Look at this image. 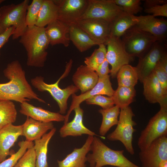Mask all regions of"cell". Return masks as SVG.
Wrapping results in <instances>:
<instances>
[{"instance_id":"836d02e7","label":"cell","mask_w":167,"mask_h":167,"mask_svg":"<svg viewBox=\"0 0 167 167\" xmlns=\"http://www.w3.org/2000/svg\"><path fill=\"white\" fill-rule=\"evenodd\" d=\"M18 145L19 148L17 151L13 153L9 158L0 162V167H14L27 149L34 146V143L33 142L25 140L20 141Z\"/></svg>"},{"instance_id":"6da1fadb","label":"cell","mask_w":167,"mask_h":167,"mask_svg":"<svg viewBox=\"0 0 167 167\" xmlns=\"http://www.w3.org/2000/svg\"><path fill=\"white\" fill-rule=\"evenodd\" d=\"M3 72L9 81L0 83V100L14 101L21 104L34 99L45 103L33 90L19 61L14 60L8 63Z\"/></svg>"},{"instance_id":"30bf717a","label":"cell","mask_w":167,"mask_h":167,"mask_svg":"<svg viewBox=\"0 0 167 167\" xmlns=\"http://www.w3.org/2000/svg\"><path fill=\"white\" fill-rule=\"evenodd\" d=\"M105 45L107 46L106 59L111 66L110 75L114 78L120 69L129 64L134 57L126 51L121 38L110 36Z\"/></svg>"},{"instance_id":"3957f363","label":"cell","mask_w":167,"mask_h":167,"mask_svg":"<svg viewBox=\"0 0 167 167\" xmlns=\"http://www.w3.org/2000/svg\"><path fill=\"white\" fill-rule=\"evenodd\" d=\"M91 153L87 156V161L90 167H102L111 165L117 167H140L126 157L123 150H115L106 145L95 136L91 146Z\"/></svg>"},{"instance_id":"5bb4252c","label":"cell","mask_w":167,"mask_h":167,"mask_svg":"<svg viewBox=\"0 0 167 167\" xmlns=\"http://www.w3.org/2000/svg\"><path fill=\"white\" fill-rule=\"evenodd\" d=\"M111 23L98 19L79 20L75 24L87 33L99 45L106 43L110 36Z\"/></svg>"},{"instance_id":"cb8c5ba5","label":"cell","mask_w":167,"mask_h":167,"mask_svg":"<svg viewBox=\"0 0 167 167\" xmlns=\"http://www.w3.org/2000/svg\"><path fill=\"white\" fill-rule=\"evenodd\" d=\"M23 125V136L26 140L31 142L41 139L48 131L54 127L52 122H42L29 117H27Z\"/></svg>"},{"instance_id":"e0dca14e","label":"cell","mask_w":167,"mask_h":167,"mask_svg":"<svg viewBox=\"0 0 167 167\" xmlns=\"http://www.w3.org/2000/svg\"><path fill=\"white\" fill-rule=\"evenodd\" d=\"M142 83L145 99L150 103H159L160 108H167V96L164 94L153 71L143 80Z\"/></svg>"},{"instance_id":"d4e9b609","label":"cell","mask_w":167,"mask_h":167,"mask_svg":"<svg viewBox=\"0 0 167 167\" xmlns=\"http://www.w3.org/2000/svg\"><path fill=\"white\" fill-rule=\"evenodd\" d=\"M69 38L81 52L85 51L98 44L76 24L69 26Z\"/></svg>"},{"instance_id":"ac0fdd59","label":"cell","mask_w":167,"mask_h":167,"mask_svg":"<svg viewBox=\"0 0 167 167\" xmlns=\"http://www.w3.org/2000/svg\"><path fill=\"white\" fill-rule=\"evenodd\" d=\"M23 125H7L0 130V162L4 161L10 153V149L19 137L23 136Z\"/></svg>"},{"instance_id":"b9f144b4","label":"cell","mask_w":167,"mask_h":167,"mask_svg":"<svg viewBox=\"0 0 167 167\" xmlns=\"http://www.w3.org/2000/svg\"><path fill=\"white\" fill-rule=\"evenodd\" d=\"M109 63L105 59L96 71L99 78H102L109 75L110 73L109 68Z\"/></svg>"},{"instance_id":"277c9868","label":"cell","mask_w":167,"mask_h":167,"mask_svg":"<svg viewBox=\"0 0 167 167\" xmlns=\"http://www.w3.org/2000/svg\"><path fill=\"white\" fill-rule=\"evenodd\" d=\"M29 2V0H24L17 4L12 3L0 8V23L3 29L5 30L11 26L15 28L13 40L20 37L28 27L26 17Z\"/></svg>"},{"instance_id":"f6af8a7d","label":"cell","mask_w":167,"mask_h":167,"mask_svg":"<svg viewBox=\"0 0 167 167\" xmlns=\"http://www.w3.org/2000/svg\"><path fill=\"white\" fill-rule=\"evenodd\" d=\"M5 30L2 28L0 23V34L2 33Z\"/></svg>"},{"instance_id":"ab89813d","label":"cell","mask_w":167,"mask_h":167,"mask_svg":"<svg viewBox=\"0 0 167 167\" xmlns=\"http://www.w3.org/2000/svg\"><path fill=\"white\" fill-rule=\"evenodd\" d=\"M145 12L151 14L156 17L157 16L167 17V3L156 6L148 8H145Z\"/></svg>"},{"instance_id":"60d3db41","label":"cell","mask_w":167,"mask_h":167,"mask_svg":"<svg viewBox=\"0 0 167 167\" xmlns=\"http://www.w3.org/2000/svg\"><path fill=\"white\" fill-rule=\"evenodd\" d=\"M15 30V28L11 26L6 29L0 34V55L1 48L8 41L10 37L13 35Z\"/></svg>"},{"instance_id":"8d00e7d4","label":"cell","mask_w":167,"mask_h":167,"mask_svg":"<svg viewBox=\"0 0 167 167\" xmlns=\"http://www.w3.org/2000/svg\"><path fill=\"white\" fill-rule=\"evenodd\" d=\"M115 3L120 6L126 13L135 15L141 11L143 8L140 0H113Z\"/></svg>"},{"instance_id":"1f68e13d","label":"cell","mask_w":167,"mask_h":167,"mask_svg":"<svg viewBox=\"0 0 167 167\" xmlns=\"http://www.w3.org/2000/svg\"><path fill=\"white\" fill-rule=\"evenodd\" d=\"M17 116L15 105L12 101L0 100V130L7 125L14 123Z\"/></svg>"},{"instance_id":"f546056e","label":"cell","mask_w":167,"mask_h":167,"mask_svg":"<svg viewBox=\"0 0 167 167\" xmlns=\"http://www.w3.org/2000/svg\"><path fill=\"white\" fill-rule=\"evenodd\" d=\"M116 76L118 86L134 87L139 79L136 67L129 64L122 66L118 71Z\"/></svg>"},{"instance_id":"f35d334b","label":"cell","mask_w":167,"mask_h":167,"mask_svg":"<svg viewBox=\"0 0 167 167\" xmlns=\"http://www.w3.org/2000/svg\"><path fill=\"white\" fill-rule=\"evenodd\" d=\"M36 157L34 146L28 148L14 167H36Z\"/></svg>"},{"instance_id":"52a82bcc","label":"cell","mask_w":167,"mask_h":167,"mask_svg":"<svg viewBox=\"0 0 167 167\" xmlns=\"http://www.w3.org/2000/svg\"><path fill=\"white\" fill-rule=\"evenodd\" d=\"M121 39L126 51L134 58L143 56L157 41L152 34L135 26L128 30Z\"/></svg>"},{"instance_id":"7402d4cb","label":"cell","mask_w":167,"mask_h":167,"mask_svg":"<svg viewBox=\"0 0 167 167\" xmlns=\"http://www.w3.org/2000/svg\"><path fill=\"white\" fill-rule=\"evenodd\" d=\"M93 136L88 135L84 143L79 148H75L62 160L57 161L58 167H86L87 156L90 151Z\"/></svg>"},{"instance_id":"e575fe53","label":"cell","mask_w":167,"mask_h":167,"mask_svg":"<svg viewBox=\"0 0 167 167\" xmlns=\"http://www.w3.org/2000/svg\"><path fill=\"white\" fill-rule=\"evenodd\" d=\"M153 71L160 82L164 94L167 96V55L159 60Z\"/></svg>"},{"instance_id":"5b68a950","label":"cell","mask_w":167,"mask_h":167,"mask_svg":"<svg viewBox=\"0 0 167 167\" xmlns=\"http://www.w3.org/2000/svg\"><path fill=\"white\" fill-rule=\"evenodd\" d=\"M69 66H66L65 71L63 74L55 83L48 84L46 83L44 78L42 76H36L31 79L32 85L38 91L49 92L57 102L59 109V113L65 114L67 109V101L69 97L77 92L79 89L73 84L68 86L64 89L59 86L60 80L69 73L71 69Z\"/></svg>"},{"instance_id":"484cf974","label":"cell","mask_w":167,"mask_h":167,"mask_svg":"<svg viewBox=\"0 0 167 167\" xmlns=\"http://www.w3.org/2000/svg\"><path fill=\"white\" fill-rule=\"evenodd\" d=\"M56 131V128L54 127L41 139L34 141V148L36 157V167H48L47 161L48 145Z\"/></svg>"},{"instance_id":"603a6c76","label":"cell","mask_w":167,"mask_h":167,"mask_svg":"<svg viewBox=\"0 0 167 167\" xmlns=\"http://www.w3.org/2000/svg\"><path fill=\"white\" fill-rule=\"evenodd\" d=\"M98 79L96 71L85 65H81L77 68L73 75L72 80L74 85L83 94L93 88Z\"/></svg>"},{"instance_id":"9a60e30c","label":"cell","mask_w":167,"mask_h":167,"mask_svg":"<svg viewBox=\"0 0 167 167\" xmlns=\"http://www.w3.org/2000/svg\"><path fill=\"white\" fill-rule=\"evenodd\" d=\"M114 90L113 89L109 75L99 78L98 82L94 87L90 90L79 95L75 94L72 95V101L69 110L65 115L64 123L68 122L70 115L72 111L76 107L80 106L84 101L89 97L97 95H105L112 97Z\"/></svg>"},{"instance_id":"8fae6325","label":"cell","mask_w":167,"mask_h":167,"mask_svg":"<svg viewBox=\"0 0 167 167\" xmlns=\"http://www.w3.org/2000/svg\"><path fill=\"white\" fill-rule=\"evenodd\" d=\"M58 6V19L70 26L75 24L85 12L88 0H53Z\"/></svg>"},{"instance_id":"7c38bea8","label":"cell","mask_w":167,"mask_h":167,"mask_svg":"<svg viewBox=\"0 0 167 167\" xmlns=\"http://www.w3.org/2000/svg\"><path fill=\"white\" fill-rule=\"evenodd\" d=\"M139 158L141 167H158L162 161L167 160V136L153 141L146 149L140 151Z\"/></svg>"},{"instance_id":"bcb514c9","label":"cell","mask_w":167,"mask_h":167,"mask_svg":"<svg viewBox=\"0 0 167 167\" xmlns=\"http://www.w3.org/2000/svg\"><path fill=\"white\" fill-rule=\"evenodd\" d=\"M5 0H0V4H1L2 2H4Z\"/></svg>"},{"instance_id":"9c48e42d","label":"cell","mask_w":167,"mask_h":167,"mask_svg":"<svg viewBox=\"0 0 167 167\" xmlns=\"http://www.w3.org/2000/svg\"><path fill=\"white\" fill-rule=\"evenodd\" d=\"M124 13L113 0H88L87 9L79 20L98 19L111 23Z\"/></svg>"},{"instance_id":"4dcf8cb0","label":"cell","mask_w":167,"mask_h":167,"mask_svg":"<svg viewBox=\"0 0 167 167\" xmlns=\"http://www.w3.org/2000/svg\"><path fill=\"white\" fill-rule=\"evenodd\" d=\"M136 93L134 87L118 86L111 97L114 105L120 109L129 106L133 101Z\"/></svg>"},{"instance_id":"d6986e66","label":"cell","mask_w":167,"mask_h":167,"mask_svg":"<svg viewBox=\"0 0 167 167\" xmlns=\"http://www.w3.org/2000/svg\"><path fill=\"white\" fill-rule=\"evenodd\" d=\"M20 106L19 112L21 114L38 121L61 122H64L65 119V115L36 107L27 101L21 103Z\"/></svg>"},{"instance_id":"4fadbf2b","label":"cell","mask_w":167,"mask_h":167,"mask_svg":"<svg viewBox=\"0 0 167 167\" xmlns=\"http://www.w3.org/2000/svg\"><path fill=\"white\" fill-rule=\"evenodd\" d=\"M165 46L162 42L156 41L146 54L139 58L136 67L141 82L153 71L159 60L167 53Z\"/></svg>"},{"instance_id":"7a4b0ae2","label":"cell","mask_w":167,"mask_h":167,"mask_svg":"<svg viewBox=\"0 0 167 167\" xmlns=\"http://www.w3.org/2000/svg\"><path fill=\"white\" fill-rule=\"evenodd\" d=\"M20 37L19 42L27 52V65L36 67H43L48 54L47 49L49 45L45 27L36 25L27 27Z\"/></svg>"},{"instance_id":"d590c367","label":"cell","mask_w":167,"mask_h":167,"mask_svg":"<svg viewBox=\"0 0 167 167\" xmlns=\"http://www.w3.org/2000/svg\"><path fill=\"white\" fill-rule=\"evenodd\" d=\"M43 0H33L27 8L26 22L28 27L36 25Z\"/></svg>"},{"instance_id":"7bdbcfd3","label":"cell","mask_w":167,"mask_h":167,"mask_svg":"<svg viewBox=\"0 0 167 167\" xmlns=\"http://www.w3.org/2000/svg\"><path fill=\"white\" fill-rule=\"evenodd\" d=\"M144 1L145 8L167 3V1L165 0H145Z\"/></svg>"},{"instance_id":"74e56055","label":"cell","mask_w":167,"mask_h":167,"mask_svg":"<svg viewBox=\"0 0 167 167\" xmlns=\"http://www.w3.org/2000/svg\"><path fill=\"white\" fill-rule=\"evenodd\" d=\"M85 101L87 104L98 105L103 109L110 108L114 106L111 97L106 96L103 95H96L89 98Z\"/></svg>"},{"instance_id":"ee69618b","label":"cell","mask_w":167,"mask_h":167,"mask_svg":"<svg viewBox=\"0 0 167 167\" xmlns=\"http://www.w3.org/2000/svg\"><path fill=\"white\" fill-rule=\"evenodd\" d=\"M158 167H167V160H164L161 161Z\"/></svg>"},{"instance_id":"f1b7e54d","label":"cell","mask_w":167,"mask_h":167,"mask_svg":"<svg viewBox=\"0 0 167 167\" xmlns=\"http://www.w3.org/2000/svg\"><path fill=\"white\" fill-rule=\"evenodd\" d=\"M120 110V108L115 105L107 109L99 110V112L102 116V122L99 129V133L101 137H103L111 127L117 125Z\"/></svg>"},{"instance_id":"ffe728a7","label":"cell","mask_w":167,"mask_h":167,"mask_svg":"<svg viewBox=\"0 0 167 167\" xmlns=\"http://www.w3.org/2000/svg\"><path fill=\"white\" fill-rule=\"evenodd\" d=\"M74 110L75 112L74 119L70 122L64 123L61 128L59 131L60 136L65 138L68 136H79L83 134L97 135L84 125L83 122L84 110L80 106L75 108Z\"/></svg>"},{"instance_id":"8992f818","label":"cell","mask_w":167,"mask_h":167,"mask_svg":"<svg viewBox=\"0 0 167 167\" xmlns=\"http://www.w3.org/2000/svg\"><path fill=\"white\" fill-rule=\"evenodd\" d=\"M119 117L115 130L107 136L111 141H119L131 155L135 153L132 145L133 134L136 131L134 126L136 123L132 119L135 116L131 108L129 106L120 109Z\"/></svg>"},{"instance_id":"83f0119b","label":"cell","mask_w":167,"mask_h":167,"mask_svg":"<svg viewBox=\"0 0 167 167\" xmlns=\"http://www.w3.org/2000/svg\"><path fill=\"white\" fill-rule=\"evenodd\" d=\"M58 6L52 0H43L36 26L45 27L58 19Z\"/></svg>"},{"instance_id":"2e32d148","label":"cell","mask_w":167,"mask_h":167,"mask_svg":"<svg viewBox=\"0 0 167 167\" xmlns=\"http://www.w3.org/2000/svg\"><path fill=\"white\" fill-rule=\"evenodd\" d=\"M136 23L134 26L138 29L153 36L157 41L163 42L166 38L167 20L152 15H135Z\"/></svg>"},{"instance_id":"ba28073f","label":"cell","mask_w":167,"mask_h":167,"mask_svg":"<svg viewBox=\"0 0 167 167\" xmlns=\"http://www.w3.org/2000/svg\"><path fill=\"white\" fill-rule=\"evenodd\" d=\"M167 135V108H160L141 132L138 140V146L140 151L144 150L157 139Z\"/></svg>"},{"instance_id":"d6a6232c","label":"cell","mask_w":167,"mask_h":167,"mask_svg":"<svg viewBox=\"0 0 167 167\" xmlns=\"http://www.w3.org/2000/svg\"><path fill=\"white\" fill-rule=\"evenodd\" d=\"M98 45L99 47L90 56L86 57L84 61L85 65L95 71L106 59V45L103 44Z\"/></svg>"},{"instance_id":"4316f807","label":"cell","mask_w":167,"mask_h":167,"mask_svg":"<svg viewBox=\"0 0 167 167\" xmlns=\"http://www.w3.org/2000/svg\"><path fill=\"white\" fill-rule=\"evenodd\" d=\"M136 23L135 15L124 13L114 19L111 23L110 36L121 38L129 29Z\"/></svg>"},{"instance_id":"44dd1931","label":"cell","mask_w":167,"mask_h":167,"mask_svg":"<svg viewBox=\"0 0 167 167\" xmlns=\"http://www.w3.org/2000/svg\"><path fill=\"white\" fill-rule=\"evenodd\" d=\"M46 35L52 46L62 44L69 46L70 43L69 26L57 19L48 24L45 28Z\"/></svg>"}]
</instances>
